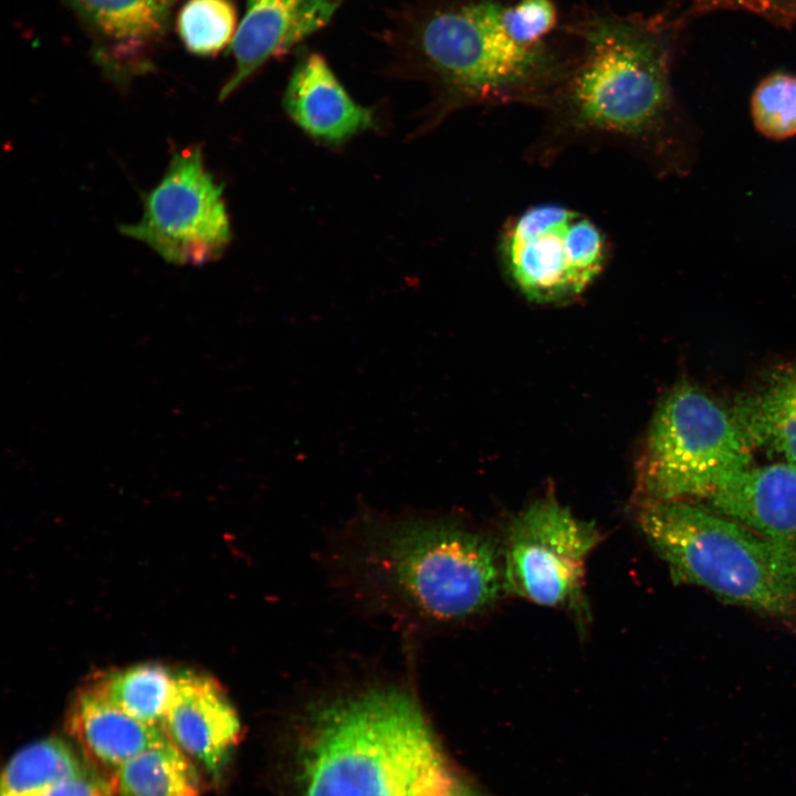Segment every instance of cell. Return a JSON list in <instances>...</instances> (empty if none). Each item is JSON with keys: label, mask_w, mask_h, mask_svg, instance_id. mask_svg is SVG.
Masks as SVG:
<instances>
[{"label": "cell", "mask_w": 796, "mask_h": 796, "mask_svg": "<svg viewBox=\"0 0 796 796\" xmlns=\"http://www.w3.org/2000/svg\"><path fill=\"white\" fill-rule=\"evenodd\" d=\"M238 27L232 0H187L177 15V31L184 46L198 56L220 53L232 43Z\"/></svg>", "instance_id": "cell-20"}, {"label": "cell", "mask_w": 796, "mask_h": 796, "mask_svg": "<svg viewBox=\"0 0 796 796\" xmlns=\"http://www.w3.org/2000/svg\"><path fill=\"white\" fill-rule=\"evenodd\" d=\"M730 411L752 448L796 467V362L773 370Z\"/></svg>", "instance_id": "cell-16"}, {"label": "cell", "mask_w": 796, "mask_h": 796, "mask_svg": "<svg viewBox=\"0 0 796 796\" xmlns=\"http://www.w3.org/2000/svg\"><path fill=\"white\" fill-rule=\"evenodd\" d=\"M775 540L796 543V467L748 465L696 503Z\"/></svg>", "instance_id": "cell-14"}, {"label": "cell", "mask_w": 796, "mask_h": 796, "mask_svg": "<svg viewBox=\"0 0 796 796\" xmlns=\"http://www.w3.org/2000/svg\"><path fill=\"white\" fill-rule=\"evenodd\" d=\"M163 730L190 761L216 775L238 743L241 725L216 681L185 672L176 675Z\"/></svg>", "instance_id": "cell-12"}, {"label": "cell", "mask_w": 796, "mask_h": 796, "mask_svg": "<svg viewBox=\"0 0 796 796\" xmlns=\"http://www.w3.org/2000/svg\"><path fill=\"white\" fill-rule=\"evenodd\" d=\"M725 6L748 9L771 18L796 17V0H718Z\"/></svg>", "instance_id": "cell-23"}, {"label": "cell", "mask_w": 796, "mask_h": 796, "mask_svg": "<svg viewBox=\"0 0 796 796\" xmlns=\"http://www.w3.org/2000/svg\"><path fill=\"white\" fill-rule=\"evenodd\" d=\"M178 0H66L102 71L118 83L148 72Z\"/></svg>", "instance_id": "cell-10"}, {"label": "cell", "mask_w": 796, "mask_h": 796, "mask_svg": "<svg viewBox=\"0 0 796 796\" xmlns=\"http://www.w3.org/2000/svg\"><path fill=\"white\" fill-rule=\"evenodd\" d=\"M297 796H474L418 702L399 689L332 701L310 718Z\"/></svg>", "instance_id": "cell-2"}, {"label": "cell", "mask_w": 796, "mask_h": 796, "mask_svg": "<svg viewBox=\"0 0 796 796\" xmlns=\"http://www.w3.org/2000/svg\"><path fill=\"white\" fill-rule=\"evenodd\" d=\"M283 107L311 138L337 146L377 125L371 108L355 102L318 52L303 53L283 94Z\"/></svg>", "instance_id": "cell-13"}, {"label": "cell", "mask_w": 796, "mask_h": 796, "mask_svg": "<svg viewBox=\"0 0 796 796\" xmlns=\"http://www.w3.org/2000/svg\"><path fill=\"white\" fill-rule=\"evenodd\" d=\"M86 769L64 741L46 737L25 745L7 763L1 796H40Z\"/></svg>", "instance_id": "cell-18"}, {"label": "cell", "mask_w": 796, "mask_h": 796, "mask_svg": "<svg viewBox=\"0 0 796 796\" xmlns=\"http://www.w3.org/2000/svg\"><path fill=\"white\" fill-rule=\"evenodd\" d=\"M554 0H415L385 33L390 71L432 90L437 116L471 104L545 106L568 54Z\"/></svg>", "instance_id": "cell-1"}, {"label": "cell", "mask_w": 796, "mask_h": 796, "mask_svg": "<svg viewBox=\"0 0 796 796\" xmlns=\"http://www.w3.org/2000/svg\"><path fill=\"white\" fill-rule=\"evenodd\" d=\"M638 523L675 583L796 621L795 542L767 537L687 501L646 500Z\"/></svg>", "instance_id": "cell-4"}, {"label": "cell", "mask_w": 796, "mask_h": 796, "mask_svg": "<svg viewBox=\"0 0 796 796\" xmlns=\"http://www.w3.org/2000/svg\"><path fill=\"white\" fill-rule=\"evenodd\" d=\"M751 112L755 128L766 138L783 140L796 135V75L773 73L755 87Z\"/></svg>", "instance_id": "cell-21"}, {"label": "cell", "mask_w": 796, "mask_h": 796, "mask_svg": "<svg viewBox=\"0 0 796 796\" xmlns=\"http://www.w3.org/2000/svg\"><path fill=\"white\" fill-rule=\"evenodd\" d=\"M610 247L585 213L540 203L514 216L501 232L498 253L517 290L536 303H561L580 295L603 272Z\"/></svg>", "instance_id": "cell-7"}, {"label": "cell", "mask_w": 796, "mask_h": 796, "mask_svg": "<svg viewBox=\"0 0 796 796\" xmlns=\"http://www.w3.org/2000/svg\"><path fill=\"white\" fill-rule=\"evenodd\" d=\"M575 42L545 105L572 134L638 140L670 100L673 29L662 18L595 12L564 28Z\"/></svg>", "instance_id": "cell-3"}, {"label": "cell", "mask_w": 796, "mask_h": 796, "mask_svg": "<svg viewBox=\"0 0 796 796\" xmlns=\"http://www.w3.org/2000/svg\"><path fill=\"white\" fill-rule=\"evenodd\" d=\"M117 796H198L200 781L190 761L168 736L114 772Z\"/></svg>", "instance_id": "cell-17"}, {"label": "cell", "mask_w": 796, "mask_h": 796, "mask_svg": "<svg viewBox=\"0 0 796 796\" xmlns=\"http://www.w3.org/2000/svg\"><path fill=\"white\" fill-rule=\"evenodd\" d=\"M601 536L553 498L515 515L501 544L506 593L583 615L585 564Z\"/></svg>", "instance_id": "cell-8"}, {"label": "cell", "mask_w": 796, "mask_h": 796, "mask_svg": "<svg viewBox=\"0 0 796 796\" xmlns=\"http://www.w3.org/2000/svg\"><path fill=\"white\" fill-rule=\"evenodd\" d=\"M67 726L85 755L113 772L167 737L163 729L135 719L94 688L74 701Z\"/></svg>", "instance_id": "cell-15"}, {"label": "cell", "mask_w": 796, "mask_h": 796, "mask_svg": "<svg viewBox=\"0 0 796 796\" xmlns=\"http://www.w3.org/2000/svg\"><path fill=\"white\" fill-rule=\"evenodd\" d=\"M752 446L731 411L695 386H675L659 405L640 484L646 500L699 503L752 464Z\"/></svg>", "instance_id": "cell-6"}, {"label": "cell", "mask_w": 796, "mask_h": 796, "mask_svg": "<svg viewBox=\"0 0 796 796\" xmlns=\"http://www.w3.org/2000/svg\"><path fill=\"white\" fill-rule=\"evenodd\" d=\"M363 556L379 589L428 620L467 619L506 593L501 544L460 523L383 522L369 528Z\"/></svg>", "instance_id": "cell-5"}, {"label": "cell", "mask_w": 796, "mask_h": 796, "mask_svg": "<svg viewBox=\"0 0 796 796\" xmlns=\"http://www.w3.org/2000/svg\"><path fill=\"white\" fill-rule=\"evenodd\" d=\"M175 680L166 668L146 663L112 673L94 689L135 719L163 729Z\"/></svg>", "instance_id": "cell-19"}, {"label": "cell", "mask_w": 796, "mask_h": 796, "mask_svg": "<svg viewBox=\"0 0 796 796\" xmlns=\"http://www.w3.org/2000/svg\"><path fill=\"white\" fill-rule=\"evenodd\" d=\"M347 0H245L231 43L234 69L221 87L223 101L272 59L285 55L332 20Z\"/></svg>", "instance_id": "cell-11"}, {"label": "cell", "mask_w": 796, "mask_h": 796, "mask_svg": "<svg viewBox=\"0 0 796 796\" xmlns=\"http://www.w3.org/2000/svg\"><path fill=\"white\" fill-rule=\"evenodd\" d=\"M121 231L178 265L205 264L223 253L231 240L223 189L200 147L174 153L160 181L144 196L140 220Z\"/></svg>", "instance_id": "cell-9"}, {"label": "cell", "mask_w": 796, "mask_h": 796, "mask_svg": "<svg viewBox=\"0 0 796 796\" xmlns=\"http://www.w3.org/2000/svg\"><path fill=\"white\" fill-rule=\"evenodd\" d=\"M40 796H109V788L90 769L72 776Z\"/></svg>", "instance_id": "cell-22"}]
</instances>
